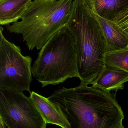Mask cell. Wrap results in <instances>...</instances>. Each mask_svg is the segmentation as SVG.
I'll list each match as a JSON object with an SVG mask.
<instances>
[{
	"label": "cell",
	"instance_id": "cell-1",
	"mask_svg": "<svg viewBox=\"0 0 128 128\" xmlns=\"http://www.w3.org/2000/svg\"><path fill=\"white\" fill-rule=\"evenodd\" d=\"M88 85L63 87L48 98L60 108L71 128H124V114L115 96Z\"/></svg>",
	"mask_w": 128,
	"mask_h": 128
},
{
	"label": "cell",
	"instance_id": "cell-2",
	"mask_svg": "<svg viewBox=\"0 0 128 128\" xmlns=\"http://www.w3.org/2000/svg\"><path fill=\"white\" fill-rule=\"evenodd\" d=\"M66 27L76 43L81 84H93L106 67L108 52L102 31L85 0H74Z\"/></svg>",
	"mask_w": 128,
	"mask_h": 128
},
{
	"label": "cell",
	"instance_id": "cell-3",
	"mask_svg": "<svg viewBox=\"0 0 128 128\" xmlns=\"http://www.w3.org/2000/svg\"><path fill=\"white\" fill-rule=\"evenodd\" d=\"M74 0H32L20 20L7 30L22 35L29 50H40L55 34L66 26Z\"/></svg>",
	"mask_w": 128,
	"mask_h": 128
},
{
	"label": "cell",
	"instance_id": "cell-4",
	"mask_svg": "<svg viewBox=\"0 0 128 128\" xmlns=\"http://www.w3.org/2000/svg\"><path fill=\"white\" fill-rule=\"evenodd\" d=\"M32 73L42 87L61 84L69 78H79L75 40L66 26L40 49Z\"/></svg>",
	"mask_w": 128,
	"mask_h": 128
},
{
	"label": "cell",
	"instance_id": "cell-5",
	"mask_svg": "<svg viewBox=\"0 0 128 128\" xmlns=\"http://www.w3.org/2000/svg\"><path fill=\"white\" fill-rule=\"evenodd\" d=\"M0 27V89L31 93L32 59L22 54L19 46L8 41Z\"/></svg>",
	"mask_w": 128,
	"mask_h": 128
},
{
	"label": "cell",
	"instance_id": "cell-6",
	"mask_svg": "<svg viewBox=\"0 0 128 128\" xmlns=\"http://www.w3.org/2000/svg\"><path fill=\"white\" fill-rule=\"evenodd\" d=\"M47 124L30 96L0 89V128H46Z\"/></svg>",
	"mask_w": 128,
	"mask_h": 128
},
{
	"label": "cell",
	"instance_id": "cell-7",
	"mask_svg": "<svg viewBox=\"0 0 128 128\" xmlns=\"http://www.w3.org/2000/svg\"><path fill=\"white\" fill-rule=\"evenodd\" d=\"M30 97L46 123L63 128H71L70 123L60 108L48 98L34 91L30 93Z\"/></svg>",
	"mask_w": 128,
	"mask_h": 128
},
{
	"label": "cell",
	"instance_id": "cell-8",
	"mask_svg": "<svg viewBox=\"0 0 128 128\" xmlns=\"http://www.w3.org/2000/svg\"><path fill=\"white\" fill-rule=\"evenodd\" d=\"M99 24L106 43L108 51L118 50L128 48V34L112 21L94 13Z\"/></svg>",
	"mask_w": 128,
	"mask_h": 128
},
{
	"label": "cell",
	"instance_id": "cell-9",
	"mask_svg": "<svg viewBox=\"0 0 128 128\" xmlns=\"http://www.w3.org/2000/svg\"><path fill=\"white\" fill-rule=\"evenodd\" d=\"M128 82V72L121 70L106 66L100 73L93 86L107 92L122 89Z\"/></svg>",
	"mask_w": 128,
	"mask_h": 128
},
{
	"label": "cell",
	"instance_id": "cell-10",
	"mask_svg": "<svg viewBox=\"0 0 128 128\" xmlns=\"http://www.w3.org/2000/svg\"><path fill=\"white\" fill-rule=\"evenodd\" d=\"M32 0H6L0 3V24L10 25L20 20Z\"/></svg>",
	"mask_w": 128,
	"mask_h": 128
},
{
	"label": "cell",
	"instance_id": "cell-11",
	"mask_svg": "<svg viewBox=\"0 0 128 128\" xmlns=\"http://www.w3.org/2000/svg\"><path fill=\"white\" fill-rule=\"evenodd\" d=\"M86 1L94 13L109 20H111L115 15L128 7V0Z\"/></svg>",
	"mask_w": 128,
	"mask_h": 128
},
{
	"label": "cell",
	"instance_id": "cell-12",
	"mask_svg": "<svg viewBox=\"0 0 128 128\" xmlns=\"http://www.w3.org/2000/svg\"><path fill=\"white\" fill-rule=\"evenodd\" d=\"M105 62L106 66L128 72V48L118 50L107 52Z\"/></svg>",
	"mask_w": 128,
	"mask_h": 128
},
{
	"label": "cell",
	"instance_id": "cell-13",
	"mask_svg": "<svg viewBox=\"0 0 128 128\" xmlns=\"http://www.w3.org/2000/svg\"><path fill=\"white\" fill-rule=\"evenodd\" d=\"M111 21L128 34V7L115 15Z\"/></svg>",
	"mask_w": 128,
	"mask_h": 128
},
{
	"label": "cell",
	"instance_id": "cell-14",
	"mask_svg": "<svg viewBox=\"0 0 128 128\" xmlns=\"http://www.w3.org/2000/svg\"><path fill=\"white\" fill-rule=\"evenodd\" d=\"M6 0H0V3L4 1H6Z\"/></svg>",
	"mask_w": 128,
	"mask_h": 128
},
{
	"label": "cell",
	"instance_id": "cell-15",
	"mask_svg": "<svg viewBox=\"0 0 128 128\" xmlns=\"http://www.w3.org/2000/svg\"></svg>",
	"mask_w": 128,
	"mask_h": 128
}]
</instances>
